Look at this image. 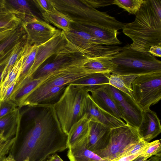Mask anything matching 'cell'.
I'll list each match as a JSON object with an SVG mask.
<instances>
[{
  "mask_svg": "<svg viewBox=\"0 0 161 161\" xmlns=\"http://www.w3.org/2000/svg\"><path fill=\"white\" fill-rule=\"evenodd\" d=\"M33 122L14 157L16 161H45L68 148V135L63 131L53 105L45 106Z\"/></svg>",
  "mask_w": 161,
  "mask_h": 161,
  "instance_id": "cell-1",
  "label": "cell"
},
{
  "mask_svg": "<svg viewBox=\"0 0 161 161\" xmlns=\"http://www.w3.org/2000/svg\"><path fill=\"white\" fill-rule=\"evenodd\" d=\"M123 32L130 38V47L148 52L152 46L161 45V14L157 12L151 0H144L134 20L125 24Z\"/></svg>",
  "mask_w": 161,
  "mask_h": 161,
  "instance_id": "cell-2",
  "label": "cell"
},
{
  "mask_svg": "<svg viewBox=\"0 0 161 161\" xmlns=\"http://www.w3.org/2000/svg\"><path fill=\"white\" fill-rule=\"evenodd\" d=\"M57 10L68 16L73 22L111 30L122 29L125 23L114 17L89 7L80 0H51Z\"/></svg>",
  "mask_w": 161,
  "mask_h": 161,
  "instance_id": "cell-3",
  "label": "cell"
},
{
  "mask_svg": "<svg viewBox=\"0 0 161 161\" xmlns=\"http://www.w3.org/2000/svg\"><path fill=\"white\" fill-rule=\"evenodd\" d=\"M89 92L84 87L68 84L53 105L63 132L68 135L72 126L85 114L84 100Z\"/></svg>",
  "mask_w": 161,
  "mask_h": 161,
  "instance_id": "cell-4",
  "label": "cell"
},
{
  "mask_svg": "<svg viewBox=\"0 0 161 161\" xmlns=\"http://www.w3.org/2000/svg\"><path fill=\"white\" fill-rule=\"evenodd\" d=\"M111 61L116 66L114 74L140 75L161 72L160 61L148 52L131 48L129 44L122 47Z\"/></svg>",
  "mask_w": 161,
  "mask_h": 161,
  "instance_id": "cell-5",
  "label": "cell"
},
{
  "mask_svg": "<svg viewBox=\"0 0 161 161\" xmlns=\"http://www.w3.org/2000/svg\"><path fill=\"white\" fill-rule=\"evenodd\" d=\"M64 33L68 42L67 48L72 53H80L91 58L111 60L121 49V47L117 46H104L90 34L71 27L69 31Z\"/></svg>",
  "mask_w": 161,
  "mask_h": 161,
  "instance_id": "cell-6",
  "label": "cell"
},
{
  "mask_svg": "<svg viewBox=\"0 0 161 161\" xmlns=\"http://www.w3.org/2000/svg\"><path fill=\"white\" fill-rule=\"evenodd\" d=\"M141 139L137 129L126 124L111 129L107 147L94 153L107 161L116 160L130 151Z\"/></svg>",
  "mask_w": 161,
  "mask_h": 161,
  "instance_id": "cell-7",
  "label": "cell"
},
{
  "mask_svg": "<svg viewBox=\"0 0 161 161\" xmlns=\"http://www.w3.org/2000/svg\"><path fill=\"white\" fill-rule=\"evenodd\" d=\"M131 86L134 100L142 110L149 109L161 99V72L139 75Z\"/></svg>",
  "mask_w": 161,
  "mask_h": 161,
  "instance_id": "cell-8",
  "label": "cell"
},
{
  "mask_svg": "<svg viewBox=\"0 0 161 161\" xmlns=\"http://www.w3.org/2000/svg\"><path fill=\"white\" fill-rule=\"evenodd\" d=\"M68 42L63 31L58 30L48 41L38 47L34 62L27 75L15 86L13 93H15L23 85L32 79L35 72L44 63L53 56L67 48Z\"/></svg>",
  "mask_w": 161,
  "mask_h": 161,
  "instance_id": "cell-9",
  "label": "cell"
},
{
  "mask_svg": "<svg viewBox=\"0 0 161 161\" xmlns=\"http://www.w3.org/2000/svg\"><path fill=\"white\" fill-rule=\"evenodd\" d=\"M90 58L80 54L69 64L51 73L50 77L38 87L48 88L68 85L94 73L84 66Z\"/></svg>",
  "mask_w": 161,
  "mask_h": 161,
  "instance_id": "cell-10",
  "label": "cell"
},
{
  "mask_svg": "<svg viewBox=\"0 0 161 161\" xmlns=\"http://www.w3.org/2000/svg\"><path fill=\"white\" fill-rule=\"evenodd\" d=\"M105 87L126 124L137 129L142 120V110L130 96L109 84L105 85Z\"/></svg>",
  "mask_w": 161,
  "mask_h": 161,
  "instance_id": "cell-11",
  "label": "cell"
},
{
  "mask_svg": "<svg viewBox=\"0 0 161 161\" xmlns=\"http://www.w3.org/2000/svg\"><path fill=\"white\" fill-rule=\"evenodd\" d=\"M22 25L26 34L27 42L38 46L48 41L58 30L36 16L26 18Z\"/></svg>",
  "mask_w": 161,
  "mask_h": 161,
  "instance_id": "cell-12",
  "label": "cell"
},
{
  "mask_svg": "<svg viewBox=\"0 0 161 161\" xmlns=\"http://www.w3.org/2000/svg\"><path fill=\"white\" fill-rule=\"evenodd\" d=\"M110 133L111 129L109 128L90 119L87 137L86 147L94 153L104 149L109 143Z\"/></svg>",
  "mask_w": 161,
  "mask_h": 161,
  "instance_id": "cell-13",
  "label": "cell"
},
{
  "mask_svg": "<svg viewBox=\"0 0 161 161\" xmlns=\"http://www.w3.org/2000/svg\"><path fill=\"white\" fill-rule=\"evenodd\" d=\"M85 114L91 120L99 122L110 129L125 125L126 124L108 113L98 106L94 102L88 92L84 100Z\"/></svg>",
  "mask_w": 161,
  "mask_h": 161,
  "instance_id": "cell-14",
  "label": "cell"
},
{
  "mask_svg": "<svg viewBox=\"0 0 161 161\" xmlns=\"http://www.w3.org/2000/svg\"><path fill=\"white\" fill-rule=\"evenodd\" d=\"M80 54L71 52L68 48L53 55L49 62L42 65L35 72L33 78L43 77L70 64Z\"/></svg>",
  "mask_w": 161,
  "mask_h": 161,
  "instance_id": "cell-15",
  "label": "cell"
},
{
  "mask_svg": "<svg viewBox=\"0 0 161 161\" xmlns=\"http://www.w3.org/2000/svg\"><path fill=\"white\" fill-rule=\"evenodd\" d=\"M137 130L142 139L147 142L159 134L160 120L156 113L150 108L143 110L142 120Z\"/></svg>",
  "mask_w": 161,
  "mask_h": 161,
  "instance_id": "cell-16",
  "label": "cell"
},
{
  "mask_svg": "<svg viewBox=\"0 0 161 161\" xmlns=\"http://www.w3.org/2000/svg\"><path fill=\"white\" fill-rule=\"evenodd\" d=\"M67 85L48 88L38 87L27 98L23 106L35 107L53 101L61 96Z\"/></svg>",
  "mask_w": 161,
  "mask_h": 161,
  "instance_id": "cell-17",
  "label": "cell"
},
{
  "mask_svg": "<svg viewBox=\"0 0 161 161\" xmlns=\"http://www.w3.org/2000/svg\"><path fill=\"white\" fill-rule=\"evenodd\" d=\"M105 85L90 89L88 92L91 93L93 100L100 108L114 117L123 119L114 100L106 90Z\"/></svg>",
  "mask_w": 161,
  "mask_h": 161,
  "instance_id": "cell-18",
  "label": "cell"
},
{
  "mask_svg": "<svg viewBox=\"0 0 161 161\" xmlns=\"http://www.w3.org/2000/svg\"><path fill=\"white\" fill-rule=\"evenodd\" d=\"M71 27L90 34L101 42L103 45H113L121 43L117 37L118 31L74 23H72Z\"/></svg>",
  "mask_w": 161,
  "mask_h": 161,
  "instance_id": "cell-19",
  "label": "cell"
},
{
  "mask_svg": "<svg viewBox=\"0 0 161 161\" xmlns=\"http://www.w3.org/2000/svg\"><path fill=\"white\" fill-rule=\"evenodd\" d=\"M87 134L68 148L67 155L70 161H107L87 148Z\"/></svg>",
  "mask_w": 161,
  "mask_h": 161,
  "instance_id": "cell-20",
  "label": "cell"
},
{
  "mask_svg": "<svg viewBox=\"0 0 161 161\" xmlns=\"http://www.w3.org/2000/svg\"><path fill=\"white\" fill-rule=\"evenodd\" d=\"M26 37L21 24L11 36L0 42V66L7 64L16 44Z\"/></svg>",
  "mask_w": 161,
  "mask_h": 161,
  "instance_id": "cell-21",
  "label": "cell"
},
{
  "mask_svg": "<svg viewBox=\"0 0 161 161\" xmlns=\"http://www.w3.org/2000/svg\"><path fill=\"white\" fill-rule=\"evenodd\" d=\"M21 116L18 109L0 118V134L7 140L11 138L15 132L17 133Z\"/></svg>",
  "mask_w": 161,
  "mask_h": 161,
  "instance_id": "cell-22",
  "label": "cell"
},
{
  "mask_svg": "<svg viewBox=\"0 0 161 161\" xmlns=\"http://www.w3.org/2000/svg\"><path fill=\"white\" fill-rule=\"evenodd\" d=\"M50 76V74H49L40 78H33L23 85L8 100L14 102L18 108L22 107L24 102L31 93L47 79Z\"/></svg>",
  "mask_w": 161,
  "mask_h": 161,
  "instance_id": "cell-23",
  "label": "cell"
},
{
  "mask_svg": "<svg viewBox=\"0 0 161 161\" xmlns=\"http://www.w3.org/2000/svg\"><path fill=\"white\" fill-rule=\"evenodd\" d=\"M90 120L88 114L85 113L72 126L68 134V148L87 134Z\"/></svg>",
  "mask_w": 161,
  "mask_h": 161,
  "instance_id": "cell-24",
  "label": "cell"
},
{
  "mask_svg": "<svg viewBox=\"0 0 161 161\" xmlns=\"http://www.w3.org/2000/svg\"><path fill=\"white\" fill-rule=\"evenodd\" d=\"M110 74H91L70 84L79 87H84L88 92L89 90L97 86L108 84Z\"/></svg>",
  "mask_w": 161,
  "mask_h": 161,
  "instance_id": "cell-25",
  "label": "cell"
},
{
  "mask_svg": "<svg viewBox=\"0 0 161 161\" xmlns=\"http://www.w3.org/2000/svg\"><path fill=\"white\" fill-rule=\"evenodd\" d=\"M42 14L45 22L52 24L64 32L70 30L72 20L67 15L54 7L50 12Z\"/></svg>",
  "mask_w": 161,
  "mask_h": 161,
  "instance_id": "cell-26",
  "label": "cell"
},
{
  "mask_svg": "<svg viewBox=\"0 0 161 161\" xmlns=\"http://www.w3.org/2000/svg\"><path fill=\"white\" fill-rule=\"evenodd\" d=\"M84 66L94 73H113L116 67L111 60L99 57L90 58Z\"/></svg>",
  "mask_w": 161,
  "mask_h": 161,
  "instance_id": "cell-27",
  "label": "cell"
},
{
  "mask_svg": "<svg viewBox=\"0 0 161 161\" xmlns=\"http://www.w3.org/2000/svg\"><path fill=\"white\" fill-rule=\"evenodd\" d=\"M138 76L111 73L109 77L108 84L131 97L132 92V83L135 78Z\"/></svg>",
  "mask_w": 161,
  "mask_h": 161,
  "instance_id": "cell-28",
  "label": "cell"
},
{
  "mask_svg": "<svg viewBox=\"0 0 161 161\" xmlns=\"http://www.w3.org/2000/svg\"><path fill=\"white\" fill-rule=\"evenodd\" d=\"M38 47L31 45L26 42L23 49L21 71L15 85L19 84L27 74L34 62Z\"/></svg>",
  "mask_w": 161,
  "mask_h": 161,
  "instance_id": "cell-29",
  "label": "cell"
},
{
  "mask_svg": "<svg viewBox=\"0 0 161 161\" xmlns=\"http://www.w3.org/2000/svg\"><path fill=\"white\" fill-rule=\"evenodd\" d=\"M23 54L16 61L12 68L9 71L1 84V99L2 98L8 88L13 83L16 82L21 70L23 60Z\"/></svg>",
  "mask_w": 161,
  "mask_h": 161,
  "instance_id": "cell-30",
  "label": "cell"
},
{
  "mask_svg": "<svg viewBox=\"0 0 161 161\" xmlns=\"http://www.w3.org/2000/svg\"><path fill=\"white\" fill-rule=\"evenodd\" d=\"M8 4L18 14L22 21L27 18L35 17L28 1L25 0H6Z\"/></svg>",
  "mask_w": 161,
  "mask_h": 161,
  "instance_id": "cell-31",
  "label": "cell"
},
{
  "mask_svg": "<svg viewBox=\"0 0 161 161\" xmlns=\"http://www.w3.org/2000/svg\"><path fill=\"white\" fill-rule=\"evenodd\" d=\"M26 42V37L21 40L16 44L5 67L2 75V82L8 72L12 68L16 61L22 56L24 47Z\"/></svg>",
  "mask_w": 161,
  "mask_h": 161,
  "instance_id": "cell-32",
  "label": "cell"
},
{
  "mask_svg": "<svg viewBox=\"0 0 161 161\" xmlns=\"http://www.w3.org/2000/svg\"><path fill=\"white\" fill-rule=\"evenodd\" d=\"M144 0H114V4L123 8L129 13L136 14Z\"/></svg>",
  "mask_w": 161,
  "mask_h": 161,
  "instance_id": "cell-33",
  "label": "cell"
},
{
  "mask_svg": "<svg viewBox=\"0 0 161 161\" xmlns=\"http://www.w3.org/2000/svg\"><path fill=\"white\" fill-rule=\"evenodd\" d=\"M161 151L160 140H157L150 142L140 156L143 157L145 159L147 160L153 156L161 155Z\"/></svg>",
  "mask_w": 161,
  "mask_h": 161,
  "instance_id": "cell-34",
  "label": "cell"
},
{
  "mask_svg": "<svg viewBox=\"0 0 161 161\" xmlns=\"http://www.w3.org/2000/svg\"><path fill=\"white\" fill-rule=\"evenodd\" d=\"M22 21L16 14L7 18L0 19V29L18 26L22 24Z\"/></svg>",
  "mask_w": 161,
  "mask_h": 161,
  "instance_id": "cell-35",
  "label": "cell"
},
{
  "mask_svg": "<svg viewBox=\"0 0 161 161\" xmlns=\"http://www.w3.org/2000/svg\"><path fill=\"white\" fill-rule=\"evenodd\" d=\"M18 108L16 104L12 100L3 101L0 107V118L14 111Z\"/></svg>",
  "mask_w": 161,
  "mask_h": 161,
  "instance_id": "cell-36",
  "label": "cell"
},
{
  "mask_svg": "<svg viewBox=\"0 0 161 161\" xmlns=\"http://www.w3.org/2000/svg\"><path fill=\"white\" fill-rule=\"evenodd\" d=\"M17 138L16 136L8 139L0 146V161L8 155L14 146Z\"/></svg>",
  "mask_w": 161,
  "mask_h": 161,
  "instance_id": "cell-37",
  "label": "cell"
},
{
  "mask_svg": "<svg viewBox=\"0 0 161 161\" xmlns=\"http://www.w3.org/2000/svg\"><path fill=\"white\" fill-rule=\"evenodd\" d=\"M85 4L96 9L114 4L113 0H80Z\"/></svg>",
  "mask_w": 161,
  "mask_h": 161,
  "instance_id": "cell-38",
  "label": "cell"
},
{
  "mask_svg": "<svg viewBox=\"0 0 161 161\" xmlns=\"http://www.w3.org/2000/svg\"><path fill=\"white\" fill-rule=\"evenodd\" d=\"M32 1L42 14L50 12L54 7L51 0H35Z\"/></svg>",
  "mask_w": 161,
  "mask_h": 161,
  "instance_id": "cell-39",
  "label": "cell"
},
{
  "mask_svg": "<svg viewBox=\"0 0 161 161\" xmlns=\"http://www.w3.org/2000/svg\"><path fill=\"white\" fill-rule=\"evenodd\" d=\"M19 25L15 27L0 29V42L11 36Z\"/></svg>",
  "mask_w": 161,
  "mask_h": 161,
  "instance_id": "cell-40",
  "label": "cell"
},
{
  "mask_svg": "<svg viewBox=\"0 0 161 161\" xmlns=\"http://www.w3.org/2000/svg\"><path fill=\"white\" fill-rule=\"evenodd\" d=\"M8 6L7 8H0V19L7 18L14 14L16 15L15 11L8 4Z\"/></svg>",
  "mask_w": 161,
  "mask_h": 161,
  "instance_id": "cell-41",
  "label": "cell"
},
{
  "mask_svg": "<svg viewBox=\"0 0 161 161\" xmlns=\"http://www.w3.org/2000/svg\"><path fill=\"white\" fill-rule=\"evenodd\" d=\"M148 52L154 56L161 57V45L152 46L149 48Z\"/></svg>",
  "mask_w": 161,
  "mask_h": 161,
  "instance_id": "cell-42",
  "label": "cell"
},
{
  "mask_svg": "<svg viewBox=\"0 0 161 161\" xmlns=\"http://www.w3.org/2000/svg\"><path fill=\"white\" fill-rule=\"evenodd\" d=\"M16 84V82L12 84L7 89L2 98V101L7 100L9 99L12 94L14 87Z\"/></svg>",
  "mask_w": 161,
  "mask_h": 161,
  "instance_id": "cell-43",
  "label": "cell"
},
{
  "mask_svg": "<svg viewBox=\"0 0 161 161\" xmlns=\"http://www.w3.org/2000/svg\"><path fill=\"white\" fill-rule=\"evenodd\" d=\"M46 161H64L57 154H54L50 156Z\"/></svg>",
  "mask_w": 161,
  "mask_h": 161,
  "instance_id": "cell-44",
  "label": "cell"
},
{
  "mask_svg": "<svg viewBox=\"0 0 161 161\" xmlns=\"http://www.w3.org/2000/svg\"><path fill=\"white\" fill-rule=\"evenodd\" d=\"M0 161H16L15 159L14 156L8 154L5 157Z\"/></svg>",
  "mask_w": 161,
  "mask_h": 161,
  "instance_id": "cell-45",
  "label": "cell"
},
{
  "mask_svg": "<svg viewBox=\"0 0 161 161\" xmlns=\"http://www.w3.org/2000/svg\"><path fill=\"white\" fill-rule=\"evenodd\" d=\"M161 155L153 156L148 160V161H161Z\"/></svg>",
  "mask_w": 161,
  "mask_h": 161,
  "instance_id": "cell-46",
  "label": "cell"
},
{
  "mask_svg": "<svg viewBox=\"0 0 161 161\" xmlns=\"http://www.w3.org/2000/svg\"><path fill=\"white\" fill-rule=\"evenodd\" d=\"M8 6L6 0H0V8H5Z\"/></svg>",
  "mask_w": 161,
  "mask_h": 161,
  "instance_id": "cell-47",
  "label": "cell"
},
{
  "mask_svg": "<svg viewBox=\"0 0 161 161\" xmlns=\"http://www.w3.org/2000/svg\"><path fill=\"white\" fill-rule=\"evenodd\" d=\"M6 64H4L0 66V85L2 82V75Z\"/></svg>",
  "mask_w": 161,
  "mask_h": 161,
  "instance_id": "cell-48",
  "label": "cell"
},
{
  "mask_svg": "<svg viewBox=\"0 0 161 161\" xmlns=\"http://www.w3.org/2000/svg\"><path fill=\"white\" fill-rule=\"evenodd\" d=\"M7 140L2 134H0V146Z\"/></svg>",
  "mask_w": 161,
  "mask_h": 161,
  "instance_id": "cell-49",
  "label": "cell"
},
{
  "mask_svg": "<svg viewBox=\"0 0 161 161\" xmlns=\"http://www.w3.org/2000/svg\"><path fill=\"white\" fill-rule=\"evenodd\" d=\"M132 161H148V160L145 159L143 157L140 155Z\"/></svg>",
  "mask_w": 161,
  "mask_h": 161,
  "instance_id": "cell-50",
  "label": "cell"
},
{
  "mask_svg": "<svg viewBox=\"0 0 161 161\" xmlns=\"http://www.w3.org/2000/svg\"><path fill=\"white\" fill-rule=\"evenodd\" d=\"M1 84L0 85V107L1 105L2 101L1 99Z\"/></svg>",
  "mask_w": 161,
  "mask_h": 161,
  "instance_id": "cell-51",
  "label": "cell"
}]
</instances>
